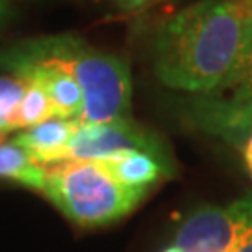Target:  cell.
Masks as SVG:
<instances>
[{
	"mask_svg": "<svg viewBox=\"0 0 252 252\" xmlns=\"http://www.w3.org/2000/svg\"><path fill=\"white\" fill-rule=\"evenodd\" d=\"M247 21L237 0H200L166 21L153 39V71L176 90L206 95L232 73Z\"/></svg>",
	"mask_w": 252,
	"mask_h": 252,
	"instance_id": "obj_1",
	"label": "cell"
},
{
	"mask_svg": "<svg viewBox=\"0 0 252 252\" xmlns=\"http://www.w3.org/2000/svg\"><path fill=\"white\" fill-rule=\"evenodd\" d=\"M11 51L30 58L54 60L71 73L84 99L81 126L129 118L131 73L126 58L103 53L73 36L36 37Z\"/></svg>",
	"mask_w": 252,
	"mask_h": 252,
	"instance_id": "obj_2",
	"label": "cell"
},
{
	"mask_svg": "<svg viewBox=\"0 0 252 252\" xmlns=\"http://www.w3.org/2000/svg\"><path fill=\"white\" fill-rule=\"evenodd\" d=\"M43 194L82 228H97L129 215L148 190L116 181L101 162L62 161L43 166Z\"/></svg>",
	"mask_w": 252,
	"mask_h": 252,
	"instance_id": "obj_3",
	"label": "cell"
},
{
	"mask_svg": "<svg viewBox=\"0 0 252 252\" xmlns=\"http://www.w3.org/2000/svg\"><path fill=\"white\" fill-rule=\"evenodd\" d=\"M251 217L252 194L226 207H200L181 222L174 245L183 252H232Z\"/></svg>",
	"mask_w": 252,
	"mask_h": 252,
	"instance_id": "obj_4",
	"label": "cell"
},
{
	"mask_svg": "<svg viewBox=\"0 0 252 252\" xmlns=\"http://www.w3.org/2000/svg\"><path fill=\"white\" fill-rule=\"evenodd\" d=\"M127 152H144L168 161L161 138L131 118L97 126H81L69 144V161H107Z\"/></svg>",
	"mask_w": 252,
	"mask_h": 252,
	"instance_id": "obj_5",
	"label": "cell"
},
{
	"mask_svg": "<svg viewBox=\"0 0 252 252\" xmlns=\"http://www.w3.org/2000/svg\"><path fill=\"white\" fill-rule=\"evenodd\" d=\"M81 122L51 118L36 127L21 131L13 140L25 148L39 166L69 161V144L79 131Z\"/></svg>",
	"mask_w": 252,
	"mask_h": 252,
	"instance_id": "obj_6",
	"label": "cell"
},
{
	"mask_svg": "<svg viewBox=\"0 0 252 252\" xmlns=\"http://www.w3.org/2000/svg\"><path fill=\"white\" fill-rule=\"evenodd\" d=\"M99 162L114 180L131 189L150 190L152 185L170 174V162L144 152H127Z\"/></svg>",
	"mask_w": 252,
	"mask_h": 252,
	"instance_id": "obj_7",
	"label": "cell"
},
{
	"mask_svg": "<svg viewBox=\"0 0 252 252\" xmlns=\"http://www.w3.org/2000/svg\"><path fill=\"white\" fill-rule=\"evenodd\" d=\"M0 178L41 192L45 185L43 166H39L32 159V155L25 148H21L15 140L8 142L6 136H0Z\"/></svg>",
	"mask_w": 252,
	"mask_h": 252,
	"instance_id": "obj_8",
	"label": "cell"
},
{
	"mask_svg": "<svg viewBox=\"0 0 252 252\" xmlns=\"http://www.w3.org/2000/svg\"><path fill=\"white\" fill-rule=\"evenodd\" d=\"M23 81L27 82V88L15 112L9 118V131H27L51 118H56L53 103L49 99L45 88L34 81H27V79Z\"/></svg>",
	"mask_w": 252,
	"mask_h": 252,
	"instance_id": "obj_9",
	"label": "cell"
},
{
	"mask_svg": "<svg viewBox=\"0 0 252 252\" xmlns=\"http://www.w3.org/2000/svg\"><path fill=\"white\" fill-rule=\"evenodd\" d=\"M27 82L19 77H0V136L9 133V118L25 95Z\"/></svg>",
	"mask_w": 252,
	"mask_h": 252,
	"instance_id": "obj_10",
	"label": "cell"
},
{
	"mask_svg": "<svg viewBox=\"0 0 252 252\" xmlns=\"http://www.w3.org/2000/svg\"><path fill=\"white\" fill-rule=\"evenodd\" d=\"M247 84H252V21L247 23V27H245L243 45H241L234 69L217 90L232 88V86H247Z\"/></svg>",
	"mask_w": 252,
	"mask_h": 252,
	"instance_id": "obj_11",
	"label": "cell"
},
{
	"mask_svg": "<svg viewBox=\"0 0 252 252\" xmlns=\"http://www.w3.org/2000/svg\"><path fill=\"white\" fill-rule=\"evenodd\" d=\"M232 252H252V217L243 228V232L239 235V239H237Z\"/></svg>",
	"mask_w": 252,
	"mask_h": 252,
	"instance_id": "obj_12",
	"label": "cell"
},
{
	"mask_svg": "<svg viewBox=\"0 0 252 252\" xmlns=\"http://www.w3.org/2000/svg\"><path fill=\"white\" fill-rule=\"evenodd\" d=\"M237 6L241 9V15L247 23L252 21V0H237Z\"/></svg>",
	"mask_w": 252,
	"mask_h": 252,
	"instance_id": "obj_13",
	"label": "cell"
},
{
	"mask_svg": "<svg viewBox=\"0 0 252 252\" xmlns=\"http://www.w3.org/2000/svg\"><path fill=\"white\" fill-rule=\"evenodd\" d=\"M243 159L247 166H252V135L243 142Z\"/></svg>",
	"mask_w": 252,
	"mask_h": 252,
	"instance_id": "obj_14",
	"label": "cell"
},
{
	"mask_svg": "<svg viewBox=\"0 0 252 252\" xmlns=\"http://www.w3.org/2000/svg\"><path fill=\"white\" fill-rule=\"evenodd\" d=\"M120 4H124L126 8H136V6H140V4H144V2H150V0H118Z\"/></svg>",
	"mask_w": 252,
	"mask_h": 252,
	"instance_id": "obj_15",
	"label": "cell"
},
{
	"mask_svg": "<svg viewBox=\"0 0 252 252\" xmlns=\"http://www.w3.org/2000/svg\"><path fill=\"white\" fill-rule=\"evenodd\" d=\"M161 252H183L181 249H178L176 245H172V247H168V249H164V251H161Z\"/></svg>",
	"mask_w": 252,
	"mask_h": 252,
	"instance_id": "obj_16",
	"label": "cell"
},
{
	"mask_svg": "<svg viewBox=\"0 0 252 252\" xmlns=\"http://www.w3.org/2000/svg\"><path fill=\"white\" fill-rule=\"evenodd\" d=\"M249 168V172H251V178H252V166H247Z\"/></svg>",
	"mask_w": 252,
	"mask_h": 252,
	"instance_id": "obj_17",
	"label": "cell"
},
{
	"mask_svg": "<svg viewBox=\"0 0 252 252\" xmlns=\"http://www.w3.org/2000/svg\"><path fill=\"white\" fill-rule=\"evenodd\" d=\"M0 11H2V0H0Z\"/></svg>",
	"mask_w": 252,
	"mask_h": 252,
	"instance_id": "obj_18",
	"label": "cell"
}]
</instances>
